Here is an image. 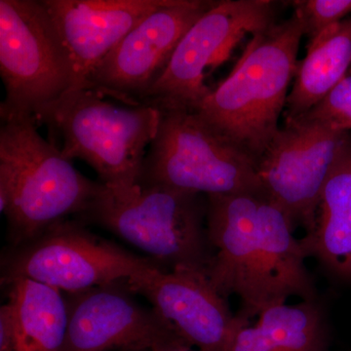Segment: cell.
Listing matches in <instances>:
<instances>
[{
  "mask_svg": "<svg viewBox=\"0 0 351 351\" xmlns=\"http://www.w3.org/2000/svg\"><path fill=\"white\" fill-rule=\"evenodd\" d=\"M304 36L295 14L255 34L230 75L191 110L256 165L279 130Z\"/></svg>",
  "mask_w": 351,
  "mask_h": 351,
  "instance_id": "1",
  "label": "cell"
},
{
  "mask_svg": "<svg viewBox=\"0 0 351 351\" xmlns=\"http://www.w3.org/2000/svg\"><path fill=\"white\" fill-rule=\"evenodd\" d=\"M0 210L12 247L29 241L69 215L80 216L101 184L83 176L44 140L32 117L1 119Z\"/></svg>",
  "mask_w": 351,
  "mask_h": 351,
  "instance_id": "2",
  "label": "cell"
},
{
  "mask_svg": "<svg viewBox=\"0 0 351 351\" xmlns=\"http://www.w3.org/2000/svg\"><path fill=\"white\" fill-rule=\"evenodd\" d=\"M206 214L207 201L204 204L200 195L137 182L129 189L101 184L80 217L137 247L162 269L207 274L214 254L204 226Z\"/></svg>",
  "mask_w": 351,
  "mask_h": 351,
  "instance_id": "3",
  "label": "cell"
},
{
  "mask_svg": "<svg viewBox=\"0 0 351 351\" xmlns=\"http://www.w3.org/2000/svg\"><path fill=\"white\" fill-rule=\"evenodd\" d=\"M160 119L158 108L117 105L84 89L69 92L41 122L61 136L66 159H82L107 188L129 189L140 180Z\"/></svg>",
  "mask_w": 351,
  "mask_h": 351,
  "instance_id": "4",
  "label": "cell"
},
{
  "mask_svg": "<svg viewBox=\"0 0 351 351\" xmlns=\"http://www.w3.org/2000/svg\"><path fill=\"white\" fill-rule=\"evenodd\" d=\"M1 119L43 121L75 87L73 64L41 0H0Z\"/></svg>",
  "mask_w": 351,
  "mask_h": 351,
  "instance_id": "5",
  "label": "cell"
},
{
  "mask_svg": "<svg viewBox=\"0 0 351 351\" xmlns=\"http://www.w3.org/2000/svg\"><path fill=\"white\" fill-rule=\"evenodd\" d=\"M160 112L140 184L206 196L263 193L256 163L195 112L180 108Z\"/></svg>",
  "mask_w": 351,
  "mask_h": 351,
  "instance_id": "6",
  "label": "cell"
},
{
  "mask_svg": "<svg viewBox=\"0 0 351 351\" xmlns=\"http://www.w3.org/2000/svg\"><path fill=\"white\" fill-rule=\"evenodd\" d=\"M156 265L151 258L94 234L82 223L64 219L7 252L1 282L29 279L73 294L128 281Z\"/></svg>",
  "mask_w": 351,
  "mask_h": 351,
  "instance_id": "7",
  "label": "cell"
},
{
  "mask_svg": "<svg viewBox=\"0 0 351 351\" xmlns=\"http://www.w3.org/2000/svg\"><path fill=\"white\" fill-rule=\"evenodd\" d=\"M276 6L269 0L215 1L182 36L142 106L195 110L211 91L205 84L208 69L225 61L247 34L255 36L276 24Z\"/></svg>",
  "mask_w": 351,
  "mask_h": 351,
  "instance_id": "8",
  "label": "cell"
},
{
  "mask_svg": "<svg viewBox=\"0 0 351 351\" xmlns=\"http://www.w3.org/2000/svg\"><path fill=\"white\" fill-rule=\"evenodd\" d=\"M263 193L207 196L208 239L216 253L207 276L219 294L241 300L246 319L272 306L269 237L258 218Z\"/></svg>",
  "mask_w": 351,
  "mask_h": 351,
  "instance_id": "9",
  "label": "cell"
},
{
  "mask_svg": "<svg viewBox=\"0 0 351 351\" xmlns=\"http://www.w3.org/2000/svg\"><path fill=\"white\" fill-rule=\"evenodd\" d=\"M348 133L320 120L285 121L258 159L263 193L293 228H313L321 191Z\"/></svg>",
  "mask_w": 351,
  "mask_h": 351,
  "instance_id": "10",
  "label": "cell"
},
{
  "mask_svg": "<svg viewBox=\"0 0 351 351\" xmlns=\"http://www.w3.org/2000/svg\"><path fill=\"white\" fill-rule=\"evenodd\" d=\"M215 1L168 0L136 25L92 71L82 90L142 106L162 76L180 40Z\"/></svg>",
  "mask_w": 351,
  "mask_h": 351,
  "instance_id": "11",
  "label": "cell"
},
{
  "mask_svg": "<svg viewBox=\"0 0 351 351\" xmlns=\"http://www.w3.org/2000/svg\"><path fill=\"white\" fill-rule=\"evenodd\" d=\"M126 284L134 294L149 300L166 324L198 350L228 351L237 332L249 324L241 315H233L226 298L201 270H166L156 265Z\"/></svg>",
  "mask_w": 351,
  "mask_h": 351,
  "instance_id": "12",
  "label": "cell"
},
{
  "mask_svg": "<svg viewBox=\"0 0 351 351\" xmlns=\"http://www.w3.org/2000/svg\"><path fill=\"white\" fill-rule=\"evenodd\" d=\"M132 294L122 281L66 295L68 328L62 351H154L182 339Z\"/></svg>",
  "mask_w": 351,
  "mask_h": 351,
  "instance_id": "13",
  "label": "cell"
},
{
  "mask_svg": "<svg viewBox=\"0 0 351 351\" xmlns=\"http://www.w3.org/2000/svg\"><path fill=\"white\" fill-rule=\"evenodd\" d=\"M73 64L75 90L136 27L168 0H41Z\"/></svg>",
  "mask_w": 351,
  "mask_h": 351,
  "instance_id": "14",
  "label": "cell"
},
{
  "mask_svg": "<svg viewBox=\"0 0 351 351\" xmlns=\"http://www.w3.org/2000/svg\"><path fill=\"white\" fill-rule=\"evenodd\" d=\"M4 286L8 301L0 308V351H62L68 328L62 292L29 279Z\"/></svg>",
  "mask_w": 351,
  "mask_h": 351,
  "instance_id": "15",
  "label": "cell"
},
{
  "mask_svg": "<svg viewBox=\"0 0 351 351\" xmlns=\"http://www.w3.org/2000/svg\"><path fill=\"white\" fill-rule=\"evenodd\" d=\"M306 257L351 280V132L339 147L318 201L313 228L300 239Z\"/></svg>",
  "mask_w": 351,
  "mask_h": 351,
  "instance_id": "16",
  "label": "cell"
},
{
  "mask_svg": "<svg viewBox=\"0 0 351 351\" xmlns=\"http://www.w3.org/2000/svg\"><path fill=\"white\" fill-rule=\"evenodd\" d=\"M351 69V16L309 41L286 101V121L304 117Z\"/></svg>",
  "mask_w": 351,
  "mask_h": 351,
  "instance_id": "17",
  "label": "cell"
},
{
  "mask_svg": "<svg viewBox=\"0 0 351 351\" xmlns=\"http://www.w3.org/2000/svg\"><path fill=\"white\" fill-rule=\"evenodd\" d=\"M324 316L316 301L276 304L245 325L228 351H326Z\"/></svg>",
  "mask_w": 351,
  "mask_h": 351,
  "instance_id": "18",
  "label": "cell"
},
{
  "mask_svg": "<svg viewBox=\"0 0 351 351\" xmlns=\"http://www.w3.org/2000/svg\"><path fill=\"white\" fill-rule=\"evenodd\" d=\"M293 6L309 41L351 16V0H300Z\"/></svg>",
  "mask_w": 351,
  "mask_h": 351,
  "instance_id": "19",
  "label": "cell"
},
{
  "mask_svg": "<svg viewBox=\"0 0 351 351\" xmlns=\"http://www.w3.org/2000/svg\"><path fill=\"white\" fill-rule=\"evenodd\" d=\"M302 117L328 122L343 131L351 132V69L341 82Z\"/></svg>",
  "mask_w": 351,
  "mask_h": 351,
  "instance_id": "20",
  "label": "cell"
},
{
  "mask_svg": "<svg viewBox=\"0 0 351 351\" xmlns=\"http://www.w3.org/2000/svg\"><path fill=\"white\" fill-rule=\"evenodd\" d=\"M198 351H202V350H198Z\"/></svg>",
  "mask_w": 351,
  "mask_h": 351,
  "instance_id": "21",
  "label": "cell"
}]
</instances>
